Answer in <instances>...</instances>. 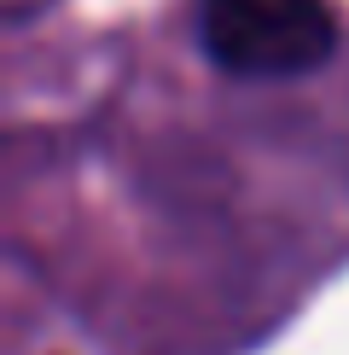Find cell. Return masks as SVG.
I'll return each mask as SVG.
<instances>
[{
    "instance_id": "6da1fadb",
    "label": "cell",
    "mask_w": 349,
    "mask_h": 355,
    "mask_svg": "<svg viewBox=\"0 0 349 355\" xmlns=\"http://www.w3.org/2000/svg\"><path fill=\"white\" fill-rule=\"evenodd\" d=\"M198 41L227 76H309L332 58L338 24L326 0H198Z\"/></svg>"
}]
</instances>
